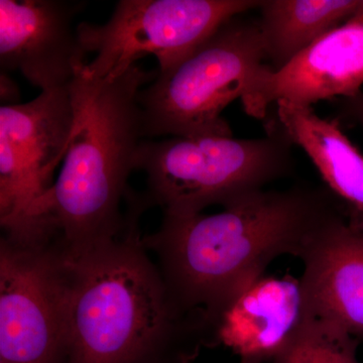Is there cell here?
I'll return each mask as SVG.
<instances>
[{"label":"cell","instance_id":"4","mask_svg":"<svg viewBox=\"0 0 363 363\" xmlns=\"http://www.w3.org/2000/svg\"><path fill=\"white\" fill-rule=\"evenodd\" d=\"M291 145L281 128L264 138L245 140H143L135 169L147 175V189L138 196L145 209L157 206L164 214L202 213L212 205L225 208L286 176L291 168Z\"/></svg>","mask_w":363,"mask_h":363},{"label":"cell","instance_id":"7","mask_svg":"<svg viewBox=\"0 0 363 363\" xmlns=\"http://www.w3.org/2000/svg\"><path fill=\"white\" fill-rule=\"evenodd\" d=\"M262 0H121L104 25L80 23L84 72L93 79L118 77L138 60L156 57L159 72L183 61L226 21L259 9Z\"/></svg>","mask_w":363,"mask_h":363},{"label":"cell","instance_id":"3","mask_svg":"<svg viewBox=\"0 0 363 363\" xmlns=\"http://www.w3.org/2000/svg\"><path fill=\"white\" fill-rule=\"evenodd\" d=\"M84 68L70 84L75 128L49 197L68 255L108 242L123 230L121 205L145 138L138 93L157 75L135 65L118 77L99 80Z\"/></svg>","mask_w":363,"mask_h":363},{"label":"cell","instance_id":"2","mask_svg":"<svg viewBox=\"0 0 363 363\" xmlns=\"http://www.w3.org/2000/svg\"><path fill=\"white\" fill-rule=\"evenodd\" d=\"M339 212L314 189L260 190L214 214H164L143 236L172 297L206 318L264 276L281 255L302 259Z\"/></svg>","mask_w":363,"mask_h":363},{"label":"cell","instance_id":"10","mask_svg":"<svg viewBox=\"0 0 363 363\" xmlns=\"http://www.w3.org/2000/svg\"><path fill=\"white\" fill-rule=\"evenodd\" d=\"M362 85L363 23L347 21L281 68L264 65L240 100L248 116L260 119L272 104L311 107L332 97H357Z\"/></svg>","mask_w":363,"mask_h":363},{"label":"cell","instance_id":"5","mask_svg":"<svg viewBox=\"0 0 363 363\" xmlns=\"http://www.w3.org/2000/svg\"><path fill=\"white\" fill-rule=\"evenodd\" d=\"M259 23H223L194 52L138 93L143 138L233 136L222 112L266 64Z\"/></svg>","mask_w":363,"mask_h":363},{"label":"cell","instance_id":"18","mask_svg":"<svg viewBox=\"0 0 363 363\" xmlns=\"http://www.w3.org/2000/svg\"><path fill=\"white\" fill-rule=\"evenodd\" d=\"M347 21H357V23H363V0H358V4L355 11H353L352 16H350ZM346 21V23H347Z\"/></svg>","mask_w":363,"mask_h":363},{"label":"cell","instance_id":"15","mask_svg":"<svg viewBox=\"0 0 363 363\" xmlns=\"http://www.w3.org/2000/svg\"><path fill=\"white\" fill-rule=\"evenodd\" d=\"M359 341L347 332L307 314L284 350L272 363H360Z\"/></svg>","mask_w":363,"mask_h":363},{"label":"cell","instance_id":"14","mask_svg":"<svg viewBox=\"0 0 363 363\" xmlns=\"http://www.w3.org/2000/svg\"><path fill=\"white\" fill-rule=\"evenodd\" d=\"M358 0H264L259 28L267 60L279 69L352 16ZM345 21V23H346Z\"/></svg>","mask_w":363,"mask_h":363},{"label":"cell","instance_id":"12","mask_svg":"<svg viewBox=\"0 0 363 363\" xmlns=\"http://www.w3.org/2000/svg\"><path fill=\"white\" fill-rule=\"evenodd\" d=\"M302 262L306 312L363 339V229L333 219Z\"/></svg>","mask_w":363,"mask_h":363},{"label":"cell","instance_id":"8","mask_svg":"<svg viewBox=\"0 0 363 363\" xmlns=\"http://www.w3.org/2000/svg\"><path fill=\"white\" fill-rule=\"evenodd\" d=\"M69 279L60 240H0V363H64Z\"/></svg>","mask_w":363,"mask_h":363},{"label":"cell","instance_id":"6","mask_svg":"<svg viewBox=\"0 0 363 363\" xmlns=\"http://www.w3.org/2000/svg\"><path fill=\"white\" fill-rule=\"evenodd\" d=\"M68 87L43 91L32 101L0 107V224L2 238L45 245L59 229L49 197L75 128Z\"/></svg>","mask_w":363,"mask_h":363},{"label":"cell","instance_id":"19","mask_svg":"<svg viewBox=\"0 0 363 363\" xmlns=\"http://www.w3.org/2000/svg\"><path fill=\"white\" fill-rule=\"evenodd\" d=\"M240 363H264L257 359H240Z\"/></svg>","mask_w":363,"mask_h":363},{"label":"cell","instance_id":"17","mask_svg":"<svg viewBox=\"0 0 363 363\" xmlns=\"http://www.w3.org/2000/svg\"><path fill=\"white\" fill-rule=\"evenodd\" d=\"M348 109L355 118L358 119L363 125V94L357 95V97L350 98Z\"/></svg>","mask_w":363,"mask_h":363},{"label":"cell","instance_id":"1","mask_svg":"<svg viewBox=\"0 0 363 363\" xmlns=\"http://www.w3.org/2000/svg\"><path fill=\"white\" fill-rule=\"evenodd\" d=\"M117 238L78 255L64 252L69 279L64 363H192L208 346L201 313L172 297L140 233L145 211L126 197Z\"/></svg>","mask_w":363,"mask_h":363},{"label":"cell","instance_id":"9","mask_svg":"<svg viewBox=\"0 0 363 363\" xmlns=\"http://www.w3.org/2000/svg\"><path fill=\"white\" fill-rule=\"evenodd\" d=\"M84 4L0 0L1 71L21 72L40 92L68 87L89 62L73 26Z\"/></svg>","mask_w":363,"mask_h":363},{"label":"cell","instance_id":"16","mask_svg":"<svg viewBox=\"0 0 363 363\" xmlns=\"http://www.w3.org/2000/svg\"><path fill=\"white\" fill-rule=\"evenodd\" d=\"M1 106L20 104V90L13 79L9 78L6 72L1 71Z\"/></svg>","mask_w":363,"mask_h":363},{"label":"cell","instance_id":"13","mask_svg":"<svg viewBox=\"0 0 363 363\" xmlns=\"http://www.w3.org/2000/svg\"><path fill=\"white\" fill-rule=\"evenodd\" d=\"M276 104L279 125L291 143L304 150L335 194L363 210V155L338 121L321 118L311 107Z\"/></svg>","mask_w":363,"mask_h":363},{"label":"cell","instance_id":"11","mask_svg":"<svg viewBox=\"0 0 363 363\" xmlns=\"http://www.w3.org/2000/svg\"><path fill=\"white\" fill-rule=\"evenodd\" d=\"M305 317L301 279L264 276L205 318L208 346H224L240 359L272 362Z\"/></svg>","mask_w":363,"mask_h":363}]
</instances>
